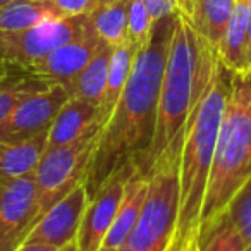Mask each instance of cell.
I'll list each match as a JSON object with an SVG mask.
<instances>
[{
	"instance_id": "cell-21",
	"label": "cell",
	"mask_w": 251,
	"mask_h": 251,
	"mask_svg": "<svg viewBox=\"0 0 251 251\" xmlns=\"http://www.w3.org/2000/svg\"><path fill=\"white\" fill-rule=\"evenodd\" d=\"M90 23L101 42L119 47L129 42V0H114L90 14Z\"/></svg>"
},
{
	"instance_id": "cell-5",
	"label": "cell",
	"mask_w": 251,
	"mask_h": 251,
	"mask_svg": "<svg viewBox=\"0 0 251 251\" xmlns=\"http://www.w3.org/2000/svg\"><path fill=\"white\" fill-rule=\"evenodd\" d=\"M182 145L169 148L148 172V196L121 251H169L179 215V165Z\"/></svg>"
},
{
	"instance_id": "cell-24",
	"label": "cell",
	"mask_w": 251,
	"mask_h": 251,
	"mask_svg": "<svg viewBox=\"0 0 251 251\" xmlns=\"http://www.w3.org/2000/svg\"><path fill=\"white\" fill-rule=\"evenodd\" d=\"M226 212L229 213L234 227L243 237L246 250L251 251V176L232 196L229 205L226 206Z\"/></svg>"
},
{
	"instance_id": "cell-16",
	"label": "cell",
	"mask_w": 251,
	"mask_h": 251,
	"mask_svg": "<svg viewBox=\"0 0 251 251\" xmlns=\"http://www.w3.org/2000/svg\"><path fill=\"white\" fill-rule=\"evenodd\" d=\"M236 0H193L188 14H182L195 33L217 50L232 16Z\"/></svg>"
},
{
	"instance_id": "cell-19",
	"label": "cell",
	"mask_w": 251,
	"mask_h": 251,
	"mask_svg": "<svg viewBox=\"0 0 251 251\" xmlns=\"http://www.w3.org/2000/svg\"><path fill=\"white\" fill-rule=\"evenodd\" d=\"M60 18L66 16L49 0H16L0 9V33L25 31Z\"/></svg>"
},
{
	"instance_id": "cell-9",
	"label": "cell",
	"mask_w": 251,
	"mask_h": 251,
	"mask_svg": "<svg viewBox=\"0 0 251 251\" xmlns=\"http://www.w3.org/2000/svg\"><path fill=\"white\" fill-rule=\"evenodd\" d=\"M134 171L136 167L133 164H126L115 169L88 200V206L84 210L79 232L76 237L79 251H98L103 246L108 230L117 215L126 181Z\"/></svg>"
},
{
	"instance_id": "cell-18",
	"label": "cell",
	"mask_w": 251,
	"mask_h": 251,
	"mask_svg": "<svg viewBox=\"0 0 251 251\" xmlns=\"http://www.w3.org/2000/svg\"><path fill=\"white\" fill-rule=\"evenodd\" d=\"M47 133L25 141H0V179H18L35 172L47 150Z\"/></svg>"
},
{
	"instance_id": "cell-33",
	"label": "cell",
	"mask_w": 251,
	"mask_h": 251,
	"mask_svg": "<svg viewBox=\"0 0 251 251\" xmlns=\"http://www.w3.org/2000/svg\"><path fill=\"white\" fill-rule=\"evenodd\" d=\"M12 2H16V0H0V9L5 7V5H9V4H12Z\"/></svg>"
},
{
	"instance_id": "cell-3",
	"label": "cell",
	"mask_w": 251,
	"mask_h": 251,
	"mask_svg": "<svg viewBox=\"0 0 251 251\" xmlns=\"http://www.w3.org/2000/svg\"><path fill=\"white\" fill-rule=\"evenodd\" d=\"M217 50L195 33L179 12L162 79L157 121L141 172L148 174L162 153L182 145L186 122L217 64Z\"/></svg>"
},
{
	"instance_id": "cell-23",
	"label": "cell",
	"mask_w": 251,
	"mask_h": 251,
	"mask_svg": "<svg viewBox=\"0 0 251 251\" xmlns=\"http://www.w3.org/2000/svg\"><path fill=\"white\" fill-rule=\"evenodd\" d=\"M53 83H49L45 79L26 74V76H12L7 81L0 84V122L4 121L21 101H25L28 97L45 90Z\"/></svg>"
},
{
	"instance_id": "cell-28",
	"label": "cell",
	"mask_w": 251,
	"mask_h": 251,
	"mask_svg": "<svg viewBox=\"0 0 251 251\" xmlns=\"http://www.w3.org/2000/svg\"><path fill=\"white\" fill-rule=\"evenodd\" d=\"M60 248L52 246L47 243H33V241H25L16 251H59Z\"/></svg>"
},
{
	"instance_id": "cell-17",
	"label": "cell",
	"mask_w": 251,
	"mask_h": 251,
	"mask_svg": "<svg viewBox=\"0 0 251 251\" xmlns=\"http://www.w3.org/2000/svg\"><path fill=\"white\" fill-rule=\"evenodd\" d=\"M112 52H114V47L100 42L97 52L90 59V62L84 66V69L66 84V90L71 95V98L86 100L100 107L101 100H103L105 86H107Z\"/></svg>"
},
{
	"instance_id": "cell-12",
	"label": "cell",
	"mask_w": 251,
	"mask_h": 251,
	"mask_svg": "<svg viewBox=\"0 0 251 251\" xmlns=\"http://www.w3.org/2000/svg\"><path fill=\"white\" fill-rule=\"evenodd\" d=\"M100 42L101 40L98 38V35L95 33L93 26L90 23V28L86 29L84 35L66 43V45L59 47L49 57L33 64L26 71L29 74H33V76L40 77V79H45L49 83H59L66 86L90 62V59L95 55Z\"/></svg>"
},
{
	"instance_id": "cell-25",
	"label": "cell",
	"mask_w": 251,
	"mask_h": 251,
	"mask_svg": "<svg viewBox=\"0 0 251 251\" xmlns=\"http://www.w3.org/2000/svg\"><path fill=\"white\" fill-rule=\"evenodd\" d=\"M155 21L141 0H129V42L143 49L153 31Z\"/></svg>"
},
{
	"instance_id": "cell-29",
	"label": "cell",
	"mask_w": 251,
	"mask_h": 251,
	"mask_svg": "<svg viewBox=\"0 0 251 251\" xmlns=\"http://www.w3.org/2000/svg\"><path fill=\"white\" fill-rule=\"evenodd\" d=\"M12 64H7V62H0V84L4 83V81H7L11 76V73H9V67H11Z\"/></svg>"
},
{
	"instance_id": "cell-15",
	"label": "cell",
	"mask_w": 251,
	"mask_h": 251,
	"mask_svg": "<svg viewBox=\"0 0 251 251\" xmlns=\"http://www.w3.org/2000/svg\"><path fill=\"white\" fill-rule=\"evenodd\" d=\"M217 55L232 73L251 71L248 49V0H236L224 38L217 47Z\"/></svg>"
},
{
	"instance_id": "cell-31",
	"label": "cell",
	"mask_w": 251,
	"mask_h": 251,
	"mask_svg": "<svg viewBox=\"0 0 251 251\" xmlns=\"http://www.w3.org/2000/svg\"><path fill=\"white\" fill-rule=\"evenodd\" d=\"M176 2H177L179 12H181V14H188V11H189V7H191L193 0H176Z\"/></svg>"
},
{
	"instance_id": "cell-32",
	"label": "cell",
	"mask_w": 251,
	"mask_h": 251,
	"mask_svg": "<svg viewBox=\"0 0 251 251\" xmlns=\"http://www.w3.org/2000/svg\"><path fill=\"white\" fill-rule=\"evenodd\" d=\"M59 251H79V250H77V243H76V241H73V243H69V244H66L64 248H60Z\"/></svg>"
},
{
	"instance_id": "cell-8",
	"label": "cell",
	"mask_w": 251,
	"mask_h": 251,
	"mask_svg": "<svg viewBox=\"0 0 251 251\" xmlns=\"http://www.w3.org/2000/svg\"><path fill=\"white\" fill-rule=\"evenodd\" d=\"M35 176L0 179V251H16L38 224Z\"/></svg>"
},
{
	"instance_id": "cell-1",
	"label": "cell",
	"mask_w": 251,
	"mask_h": 251,
	"mask_svg": "<svg viewBox=\"0 0 251 251\" xmlns=\"http://www.w3.org/2000/svg\"><path fill=\"white\" fill-rule=\"evenodd\" d=\"M177 18L179 12H174L155 21L148 43L134 57L127 84L100 134L86 181L88 200L115 169L126 164H133L138 171L143 167L153 140L158 97Z\"/></svg>"
},
{
	"instance_id": "cell-2",
	"label": "cell",
	"mask_w": 251,
	"mask_h": 251,
	"mask_svg": "<svg viewBox=\"0 0 251 251\" xmlns=\"http://www.w3.org/2000/svg\"><path fill=\"white\" fill-rule=\"evenodd\" d=\"M230 81L232 71L217 59L212 77L200 93L186 122L179 165L177 227L169 251H184L198 236L203 201L212 172L220 122L230 91Z\"/></svg>"
},
{
	"instance_id": "cell-34",
	"label": "cell",
	"mask_w": 251,
	"mask_h": 251,
	"mask_svg": "<svg viewBox=\"0 0 251 251\" xmlns=\"http://www.w3.org/2000/svg\"><path fill=\"white\" fill-rule=\"evenodd\" d=\"M184 251H198V250H196V241H195V243H193V244H189V246L186 248Z\"/></svg>"
},
{
	"instance_id": "cell-26",
	"label": "cell",
	"mask_w": 251,
	"mask_h": 251,
	"mask_svg": "<svg viewBox=\"0 0 251 251\" xmlns=\"http://www.w3.org/2000/svg\"><path fill=\"white\" fill-rule=\"evenodd\" d=\"M49 2H52L62 12V16H83L91 14L114 0H49Z\"/></svg>"
},
{
	"instance_id": "cell-13",
	"label": "cell",
	"mask_w": 251,
	"mask_h": 251,
	"mask_svg": "<svg viewBox=\"0 0 251 251\" xmlns=\"http://www.w3.org/2000/svg\"><path fill=\"white\" fill-rule=\"evenodd\" d=\"M97 127H105L100 121L98 105L79 98H69L50 126L47 134V150L73 143Z\"/></svg>"
},
{
	"instance_id": "cell-10",
	"label": "cell",
	"mask_w": 251,
	"mask_h": 251,
	"mask_svg": "<svg viewBox=\"0 0 251 251\" xmlns=\"http://www.w3.org/2000/svg\"><path fill=\"white\" fill-rule=\"evenodd\" d=\"M69 98L66 86L59 83L28 97L0 122V141H25L47 133Z\"/></svg>"
},
{
	"instance_id": "cell-14",
	"label": "cell",
	"mask_w": 251,
	"mask_h": 251,
	"mask_svg": "<svg viewBox=\"0 0 251 251\" xmlns=\"http://www.w3.org/2000/svg\"><path fill=\"white\" fill-rule=\"evenodd\" d=\"M148 188H150V181H148V174H145V172L136 169L127 177L117 215H115V220L103 243L105 246H110L114 250L121 251V248L126 244L129 234L133 232L134 226H136L138 219H140L141 210H143L148 196Z\"/></svg>"
},
{
	"instance_id": "cell-7",
	"label": "cell",
	"mask_w": 251,
	"mask_h": 251,
	"mask_svg": "<svg viewBox=\"0 0 251 251\" xmlns=\"http://www.w3.org/2000/svg\"><path fill=\"white\" fill-rule=\"evenodd\" d=\"M90 28V14L66 16L31 29L0 33V62L28 69L53 50L79 38Z\"/></svg>"
},
{
	"instance_id": "cell-35",
	"label": "cell",
	"mask_w": 251,
	"mask_h": 251,
	"mask_svg": "<svg viewBox=\"0 0 251 251\" xmlns=\"http://www.w3.org/2000/svg\"><path fill=\"white\" fill-rule=\"evenodd\" d=\"M98 251H119V250H114V248H110V246H105V244H103V246H101Z\"/></svg>"
},
{
	"instance_id": "cell-6",
	"label": "cell",
	"mask_w": 251,
	"mask_h": 251,
	"mask_svg": "<svg viewBox=\"0 0 251 251\" xmlns=\"http://www.w3.org/2000/svg\"><path fill=\"white\" fill-rule=\"evenodd\" d=\"M100 127L69 145L45 150L35 172L40 219L79 184H86L101 134Z\"/></svg>"
},
{
	"instance_id": "cell-22",
	"label": "cell",
	"mask_w": 251,
	"mask_h": 251,
	"mask_svg": "<svg viewBox=\"0 0 251 251\" xmlns=\"http://www.w3.org/2000/svg\"><path fill=\"white\" fill-rule=\"evenodd\" d=\"M198 251H248L241 234L234 227L229 213L224 212L200 224L196 236Z\"/></svg>"
},
{
	"instance_id": "cell-20",
	"label": "cell",
	"mask_w": 251,
	"mask_h": 251,
	"mask_svg": "<svg viewBox=\"0 0 251 251\" xmlns=\"http://www.w3.org/2000/svg\"><path fill=\"white\" fill-rule=\"evenodd\" d=\"M138 47L134 43L127 42L124 45H119L112 52L110 66H108V77H107V86H105L103 100L100 103V121L107 126L108 119L112 117L117 105L119 98H121L122 91H124L127 79H129L131 69H133L134 57L138 53Z\"/></svg>"
},
{
	"instance_id": "cell-4",
	"label": "cell",
	"mask_w": 251,
	"mask_h": 251,
	"mask_svg": "<svg viewBox=\"0 0 251 251\" xmlns=\"http://www.w3.org/2000/svg\"><path fill=\"white\" fill-rule=\"evenodd\" d=\"M251 176V71L232 73L206 186L201 222L224 212ZM200 222V224H201Z\"/></svg>"
},
{
	"instance_id": "cell-30",
	"label": "cell",
	"mask_w": 251,
	"mask_h": 251,
	"mask_svg": "<svg viewBox=\"0 0 251 251\" xmlns=\"http://www.w3.org/2000/svg\"><path fill=\"white\" fill-rule=\"evenodd\" d=\"M248 49L251 59V0H248Z\"/></svg>"
},
{
	"instance_id": "cell-11",
	"label": "cell",
	"mask_w": 251,
	"mask_h": 251,
	"mask_svg": "<svg viewBox=\"0 0 251 251\" xmlns=\"http://www.w3.org/2000/svg\"><path fill=\"white\" fill-rule=\"evenodd\" d=\"M88 206L86 184H79L67 196L57 201L49 212L42 215L28 239L33 243H47L57 248H64L66 244L76 241L79 232L81 220L84 210Z\"/></svg>"
},
{
	"instance_id": "cell-27",
	"label": "cell",
	"mask_w": 251,
	"mask_h": 251,
	"mask_svg": "<svg viewBox=\"0 0 251 251\" xmlns=\"http://www.w3.org/2000/svg\"><path fill=\"white\" fill-rule=\"evenodd\" d=\"M147 7V11L150 12L153 21H160L162 18L179 12L177 2L176 0H141Z\"/></svg>"
}]
</instances>
